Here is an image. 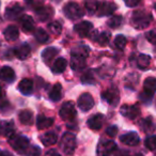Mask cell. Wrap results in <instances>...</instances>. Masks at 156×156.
Instances as JSON below:
<instances>
[{
    "label": "cell",
    "mask_w": 156,
    "mask_h": 156,
    "mask_svg": "<svg viewBox=\"0 0 156 156\" xmlns=\"http://www.w3.org/2000/svg\"><path fill=\"white\" fill-rule=\"evenodd\" d=\"M152 14L145 10H137L132 14V25L136 29H144L152 22Z\"/></svg>",
    "instance_id": "6da1fadb"
},
{
    "label": "cell",
    "mask_w": 156,
    "mask_h": 156,
    "mask_svg": "<svg viewBox=\"0 0 156 156\" xmlns=\"http://www.w3.org/2000/svg\"><path fill=\"white\" fill-rule=\"evenodd\" d=\"M156 92V78L147 77L143 83V91L140 94V100L143 103H149Z\"/></svg>",
    "instance_id": "7a4b0ae2"
},
{
    "label": "cell",
    "mask_w": 156,
    "mask_h": 156,
    "mask_svg": "<svg viewBox=\"0 0 156 156\" xmlns=\"http://www.w3.org/2000/svg\"><path fill=\"white\" fill-rule=\"evenodd\" d=\"M60 147L65 155H72L76 149L75 136L71 133H66L63 135L60 141Z\"/></svg>",
    "instance_id": "3957f363"
},
{
    "label": "cell",
    "mask_w": 156,
    "mask_h": 156,
    "mask_svg": "<svg viewBox=\"0 0 156 156\" xmlns=\"http://www.w3.org/2000/svg\"><path fill=\"white\" fill-rule=\"evenodd\" d=\"M59 115L62 120L67 122H72L76 117V108L75 104L73 102H65L64 104H62L59 111Z\"/></svg>",
    "instance_id": "277c9868"
},
{
    "label": "cell",
    "mask_w": 156,
    "mask_h": 156,
    "mask_svg": "<svg viewBox=\"0 0 156 156\" xmlns=\"http://www.w3.org/2000/svg\"><path fill=\"white\" fill-rule=\"evenodd\" d=\"M63 12H64V15L69 20H78L83 17L85 14L83 10L76 2H69L67 5H65Z\"/></svg>",
    "instance_id": "5b68a950"
},
{
    "label": "cell",
    "mask_w": 156,
    "mask_h": 156,
    "mask_svg": "<svg viewBox=\"0 0 156 156\" xmlns=\"http://www.w3.org/2000/svg\"><path fill=\"white\" fill-rule=\"evenodd\" d=\"M10 143L12 147L20 154H25V152L29 147V139L25 136H14L13 135L10 138Z\"/></svg>",
    "instance_id": "8992f818"
},
{
    "label": "cell",
    "mask_w": 156,
    "mask_h": 156,
    "mask_svg": "<svg viewBox=\"0 0 156 156\" xmlns=\"http://www.w3.org/2000/svg\"><path fill=\"white\" fill-rule=\"evenodd\" d=\"M102 98L107 102L109 105H112V106H117L118 103L120 101V93L119 90L115 87H110L109 89L105 90L102 93Z\"/></svg>",
    "instance_id": "52a82bcc"
},
{
    "label": "cell",
    "mask_w": 156,
    "mask_h": 156,
    "mask_svg": "<svg viewBox=\"0 0 156 156\" xmlns=\"http://www.w3.org/2000/svg\"><path fill=\"white\" fill-rule=\"evenodd\" d=\"M78 108L83 111H89L93 108L94 106V100L90 93H83L81 94L77 101Z\"/></svg>",
    "instance_id": "ba28073f"
},
{
    "label": "cell",
    "mask_w": 156,
    "mask_h": 156,
    "mask_svg": "<svg viewBox=\"0 0 156 156\" xmlns=\"http://www.w3.org/2000/svg\"><path fill=\"white\" fill-rule=\"evenodd\" d=\"M117 10V5L113 2H109V1H102L98 3V11H96V15L98 16H109Z\"/></svg>",
    "instance_id": "9c48e42d"
},
{
    "label": "cell",
    "mask_w": 156,
    "mask_h": 156,
    "mask_svg": "<svg viewBox=\"0 0 156 156\" xmlns=\"http://www.w3.org/2000/svg\"><path fill=\"white\" fill-rule=\"evenodd\" d=\"M120 112L125 118L134 120L140 115V109L138 105H123L120 109Z\"/></svg>",
    "instance_id": "30bf717a"
},
{
    "label": "cell",
    "mask_w": 156,
    "mask_h": 156,
    "mask_svg": "<svg viewBox=\"0 0 156 156\" xmlns=\"http://www.w3.org/2000/svg\"><path fill=\"white\" fill-rule=\"evenodd\" d=\"M117 149V144L113 142L112 140L104 141V142L100 143L98 147V156H109L112 152L115 151Z\"/></svg>",
    "instance_id": "8fae6325"
},
{
    "label": "cell",
    "mask_w": 156,
    "mask_h": 156,
    "mask_svg": "<svg viewBox=\"0 0 156 156\" xmlns=\"http://www.w3.org/2000/svg\"><path fill=\"white\" fill-rule=\"evenodd\" d=\"M23 10L24 9L20 3H12L5 9V16L8 20H15L22 15Z\"/></svg>",
    "instance_id": "7c38bea8"
},
{
    "label": "cell",
    "mask_w": 156,
    "mask_h": 156,
    "mask_svg": "<svg viewBox=\"0 0 156 156\" xmlns=\"http://www.w3.org/2000/svg\"><path fill=\"white\" fill-rule=\"evenodd\" d=\"M93 30V25L90 22H81L75 26V31L79 37H86Z\"/></svg>",
    "instance_id": "4fadbf2b"
},
{
    "label": "cell",
    "mask_w": 156,
    "mask_h": 156,
    "mask_svg": "<svg viewBox=\"0 0 156 156\" xmlns=\"http://www.w3.org/2000/svg\"><path fill=\"white\" fill-rule=\"evenodd\" d=\"M120 141H121L123 144L125 145H129V147H135L139 143L140 139L137 133L135 132H129L127 134H124L120 137Z\"/></svg>",
    "instance_id": "5bb4252c"
},
{
    "label": "cell",
    "mask_w": 156,
    "mask_h": 156,
    "mask_svg": "<svg viewBox=\"0 0 156 156\" xmlns=\"http://www.w3.org/2000/svg\"><path fill=\"white\" fill-rule=\"evenodd\" d=\"M0 79L8 83H11L15 80V72L10 66H3L0 69Z\"/></svg>",
    "instance_id": "9a60e30c"
},
{
    "label": "cell",
    "mask_w": 156,
    "mask_h": 156,
    "mask_svg": "<svg viewBox=\"0 0 156 156\" xmlns=\"http://www.w3.org/2000/svg\"><path fill=\"white\" fill-rule=\"evenodd\" d=\"M35 14H37V17L40 20H43L44 22V20H47L48 18H50L54 15V10L49 5H42L41 8L37 9Z\"/></svg>",
    "instance_id": "2e32d148"
},
{
    "label": "cell",
    "mask_w": 156,
    "mask_h": 156,
    "mask_svg": "<svg viewBox=\"0 0 156 156\" xmlns=\"http://www.w3.org/2000/svg\"><path fill=\"white\" fill-rule=\"evenodd\" d=\"M103 120H104V115L101 113H96L91 118H89L88 126L93 130H100L103 126Z\"/></svg>",
    "instance_id": "e0dca14e"
},
{
    "label": "cell",
    "mask_w": 156,
    "mask_h": 156,
    "mask_svg": "<svg viewBox=\"0 0 156 156\" xmlns=\"http://www.w3.org/2000/svg\"><path fill=\"white\" fill-rule=\"evenodd\" d=\"M30 54H31V48L27 43L22 44V45H20L18 47H16L15 49H14V55H15L18 59H20V60L27 59L30 56Z\"/></svg>",
    "instance_id": "ac0fdd59"
},
{
    "label": "cell",
    "mask_w": 156,
    "mask_h": 156,
    "mask_svg": "<svg viewBox=\"0 0 156 156\" xmlns=\"http://www.w3.org/2000/svg\"><path fill=\"white\" fill-rule=\"evenodd\" d=\"M18 90L25 95H30L33 92V81L29 78H24L18 83Z\"/></svg>",
    "instance_id": "d6986e66"
},
{
    "label": "cell",
    "mask_w": 156,
    "mask_h": 156,
    "mask_svg": "<svg viewBox=\"0 0 156 156\" xmlns=\"http://www.w3.org/2000/svg\"><path fill=\"white\" fill-rule=\"evenodd\" d=\"M20 24L22 26L23 31L25 32H31L34 29V22L33 18L29 15H23L20 18Z\"/></svg>",
    "instance_id": "ffe728a7"
},
{
    "label": "cell",
    "mask_w": 156,
    "mask_h": 156,
    "mask_svg": "<svg viewBox=\"0 0 156 156\" xmlns=\"http://www.w3.org/2000/svg\"><path fill=\"white\" fill-rule=\"evenodd\" d=\"M18 34H20V31H18V28L14 25H11V26H8L7 28L3 31V35H5V40L10 42L15 41L18 37Z\"/></svg>",
    "instance_id": "44dd1931"
},
{
    "label": "cell",
    "mask_w": 156,
    "mask_h": 156,
    "mask_svg": "<svg viewBox=\"0 0 156 156\" xmlns=\"http://www.w3.org/2000/svg\"><path fill=\"white\" fill-rule=\"evenodd\" d=\"M54 124V119L52 118H47L44 115H39L37 118V127L39 129H46L49 128Z\"/></svg>",
    "instance_id": "7402d4cb"
},
{
    "label": "cell",
    "mask_w": 156,
    "mask_h": 156,
    "mask_svg": "<svg viewBox=\"0 0 156 156\" xmlns=\"http://www.w3.org/2000/svg\"><path fill=\"white\" fill-rule=\"evenodd\" d=\"M0 134L5 137L11 138L14 135V124L11 121H5L0 125Z\"/></svg>",
    "instance_id": "603a6c76"
},
{
    "label": "cell",
    "mask_w": 156,
    "mask_h": 156,
    "mask_svg": "<svg viewBox=\"0 0 156 156\" xmlns=\"http://www.w3.org/2000/svg\"><path fill=\"white\" fill-rule=\"evenodd\" d=\"M67 62L64 58H58L55 60L54 64L51 66V71L54 74H61L65 71L66 69Z\"/></svg>",
    "instance_id": "cb8c5ba5"
},
{
    "label": "cell",
    "mask_w": 156,
    "mask_h": 156,
    "mask_svg": "<svg viewBox=\"0 0 156 156\" xmlns=\"http://www.w3.org/2000/svg\"><path fill=\"white\" fill-rule=\"evenodd\" d=\"M18 119H20V123L24 125H31L33 123V113L31 110L26 109V110H22L18 115Z\"/></svg>",
    "instance_id": "d4e9b609"
},
{
    "label": "cell",
    "mask_w": 156,
    "mask_h": 156,
    "mask_svg": "<svg viewBox=\"0 0 156 156\" xmlns=\"http://www.w3.org/2000/svg\"><path fill=\"white\" fill-rule=\"evenodd\" d=\"M110 37H111V34L108 31H103L102 33L95 32V37H92V40H94V41L100 44V45L105 46L109 43Z\"/></svg>",
    "instance_id": "484cf974"
},
{
    "label": "cell",
    "mask_w": 156,
    "mask_h": 156,
    "mask_svg": "<svg viewBox=\"0 0 156 156\" xmlns=\"http://www.w3.org/2000/svg\"><path fill=\"white\" fill-rule=\"evenodd\" d=\"M41 141L45 147H50V145H54L55 143H57V141H58V136L52 132L46 133V134L41 136Z\"/></svg>",
    "instance_id": "4316f807"
},
{
    "label": "cell",
    "mask_w": 156,
    "mask_h": 156,
    "mask_svg": "<svg viewBox=\"0 0 156 156\" xmlns=\"http://www.w3.org/2000/svg\"><path fill=\"white\" fill-rule=\"evenodd\" d=\"M86 59L83 57H77V56H72L71 59V67L74 71H80L86 66Z\"/></svg>",
    "instance_id": "83f0119b"
},
{
    "label": "cell",
    "mask_w": 156,
    "mask_h": 156,
    "mask_svg": "<svg viewBox=\"0 0 156 156\" xmlns=\"http://www.w3.org/2000/svg\"><path fill=\"white\" fill-rule=\"evenodd\" d=\"M89 52H90V49L88 46L83 45H78L76 47H74L72 49V56H77V57H83V58H87L89 56Z\"/></svg>",
    "instance_id": "f1b7e54d"
},
{
    "label": "cell",
    "mask_w": 156,
    "mask_h": 156,
    "mask_svg": "<svg viewBox=\"0 0 156 156\" xmlns=\"http://www.w3.org/2000/svg\"><path fill=\"white\" fill-rule=\"evenodd\" d=\"M57 54H58V49L57 48L48 47L46 49H44L43 52H42V59H43L45 63H49L57 56Z\"/></svg>",
    "instance_id": "f546056e"
},
{
    "label": "cell",
    "mask_w": 156,
    "mask_h": 156,
    "mask_svg": "<svg viewBox=\"0 0 156 156\" xmlns=\"http://www.w3.org/2000/svg\"><path fill=\"white\" fill-rule=\"evenodd\" d=\"M62 96V86L60 83H56L49 92V98L52 102H58Z\"/></svg>",
    "instance_id": "4dcf8cb0"
},
{
    "label": "cell",
    "mask_w": 156,
    "mask_h": 156,
    "mask_svg": "<svg viewBox=\"0 0 156 156\" xmlns=\"http://www.w3.org/2000/svg\"><path fill=\"white\" fill-rule=\"evenodd\" d=\"M150 63H151V57L149 55H144L141 54L138 56V59H137V65L140 69H145L149 67Z\"/></svg>",
    "instance_id": "1f68e13d"
},
{
    "label": "cell",
    "mask_w": 156,
    "mask_h": 156,
    "mask_svg": "<svg viewBox=\"0 0 156 156\" xmlns=\"http://www.w3.org/2000/svg\"><path fill=\"white\" fill-rule=\"evenodd\" d=\"M140 126L144 132H153L155 129V124H154L153 118L147 117L145 119H143L140 123Z\"/></svg>",
    "instance_id": "d6a6232c"
},
{
    "label": "cell",
    "mask_w": 156,
    "mask_h": 156,
    "mask_svg": "<svg viewBox=\"0 0 156 156\" xmlns=\"http://www.w3.org/2000/svg\"><path fill=\"white\" fill-rule=\"evenodd\" d=\"M85 9L87 10L88 14L92 15V14L96 13L98 8V0H85Z\"/></svg>",
    "instance_id": "836d02e7"
},
{
    "label": "cell",
    "mask_w": 156,
    "mask_h": 156,
    "mask_svg": "<svg viewBox=\"0 0 156 156\" xmlns=\"http://www.w3.org/2000/svg\"><path fill=\"white\" fill-rule=\"evenodd\" d=\"M34 37H35V39H37V41L40 42V43H45V42H47L48 39H49L47 32L42 28H39L37 31H35Z\"/></svg>",
    "instance_id": "e575fe53"
},
{
    "label": "cell",
    "mask_w": 156,
    "mask_h": 156,
    "mask_svg": "<svg viewBox=\"0 0 156 156\" xmlns=\"http://www.w3.org/2000/svg\"><path fill=\"white\" fill-rule=\"evenodd\" d=\"M121 24H122V16L121 15L111 16V17L108 20V22H107V25H108L110 28H113V29L120 27Z\"/></svg>",
    "instance_id": "d590c367"
},
{
    "label": "cell",
    "mask_w": 156,
    "mask_h": 156,
    "mask_svg": "<svg viewBox=\"0 0 156 156\" xmlns=\"http://www.w3.org/2000/svg\"><path fill=\"white\" fill-rule=\"evenodd\" d=\"M48 29L50 30V32L55 35H59L62 32V25L59 22H52L48 25Z\"/></svg>",
    "instance_id": "8d00e7d4"
},
{
    "label": "cell",
    "mask_w": 156,
    "mask_h": 156,
    "mask_svg": "<svg viewBox=\"0 0 156 156\" xmlns=\"http://www.w3.org/2000/svg\"><path fill=\"white\" fill-rule=\"evenodd\" d=\"M126 43H127V40H126V37H124V35L120 34L118 35L117 37L115 39V45L117 48H119V49H124L126 46Z\"/></svg>",
    "instance_id": "74e56055"
},
{
    "label": "cell",
    "mask_w": 156,
    "mask_h": 156,
    "mask_svg": "<svg viewBox=\"0 0 156 156\" xmlns=\"http://www.w3.org/2000/svg\"><path fill=\"white\" fill-rule=\"evenodd\" d=\"M144 144L147 150L154 151L156 150V136H149L144 141Z\"/></svg>",
    "instance_id": "f35d334b"
},
{
    "label": "cell",
    "mask_w": 156,
    "mask_h": 156,
    "mask_svg": "<svg viewBox=\"0 0 156 156\" xmlns=\"http://www.w3.org/2000/svg\"><path fill=\"white\" fill-rule=\"evenodd\" d=\"M81 81H83V83H94L93 72H92V71L86 72V73L83 75V78H81Z\"/></svg>",
    "instance_id": "ab89813d"
},
{
    "label": "cell",
    "mask_w": 156,
    "mask_h": 156,
    "mask_svg": "<svg viewBox=\"0 0 156 156\" xmlns=\"http://www.w3.org/2000/svg\"><path fill=\"white\" fill-rule=\"evenodd\" d=\"M25 153H26V156H40L41 150L37 147H29Z\"/></svg>",
    "instance_id": "60d3db41"
},
{
    "label": "cell",
    "mask_w": 156,
    "mask_h": 156,
    "mask_svg": "<svg viewBox=\"0 0 156 156\" xmlns=\"http://www.w3.org/2000/svg\"><path fill=\"white\" fill-rule=\"evenodd\" d=\"M145 37H147V40L150 42V43L155 44L156 45V29L149 31V32L145 34Z\"/></svg>",
    "instance_id": "b9f144b4"
},
{
    "label": "cell",
    "mask_w": 156,
    "mask_h": 156,
    "mask_svg": "<svg viewBox=\"0 0 156 156\" xmlns=\"http://www.w3.org/2000/svg\"><path fill=\"white\" fill-rule=\"evenodd\" d=\"M106 134L108 135L109 137H115L117 136V134H118V127L115 125H112V126H109L108 128H107V130H106Z\"/></svg>",
    "instance_id": "7bdbcfd3"
},
{
    "label": "cell",
    "mask_w": 156,
    "mask_h": 156,
    "mask_svg": "<svg viewBox=\"0 0 156 156\" xmlns=\"http://www.w3.org/2000/svg\"><path fill=\"white\" fill-rule=\"evenodd\" d=\"M124 2H125V5H127V7L134 8V7H136V5H139L140 0H124Z\"/></svg>",
    "instance_id": "ee69618b"
},
{
    "label": "cell",
    "mask_w": 156,
    "mask_h": 156,
    "mask_svg": "<svg viewBox=\"0 0 156 156\" xmlns=\"http://www.w3.org/2000/svg\"><path fill=\"white\" fill-rule=\"evenodd\" d=\"M45 156H60V155H59V153L56 150H50V151H48L47 153L45 154Z\"/></svg>",
    "instance_id": "f6af8a7d"
},
{
    "label": "cell",
    "mask_w": 156,
    "mask_h": 156,
    "mask_svg": "<svg viewBox=\"0 0 156 156\" xmlns=\"http://www.w3.org/2000/svg\"><path fill=\"white\" fill-rule=\"evenodd\" d=\"M117 156H129V152H127V151H120L119 153H118Z\"/></svg>",
    "instance_id": "bcb514c9"
},
{
    "label": "cell",
    "mask_w": 156,
    "mask_h": 156,
    "mask_svg": "<svg viewBox=\"0 0 156 156\" xmlns=\"http://www.w3.org/2000/svg\"><path fill=\"white\" fill-rule=\"evenodd\" d=\"M3 95H5V91H3V88H2V86L0 85V98H2Z\"/></svg>",
    "instance_id": "7dc6e473"
},
{
    "label": "cell",
    "mask_w": 156,
    "mask_h": 156,
    "mask_svg": "<svg viewBox=\"0 0 156 156\" xmlns=\"http://www.w3.org/2000/svg\"><path fill=\"white\" fill-rule=\"evenodd\" d=\"M2 156H12V154H10L9 152H7V151H3L2 152Z\"/></svg>",
    "instance_id": "c3c4849f"
},
{
    "label": "cell",
    "mask_w": 156,
    "mask_h": 156,
    "mask_svg": "<svg viewBox=\"0 0 156 156\" xmlns=\"http://www.w3.org/2000/svg\"><path fill=\"white\" fill-rule=\"evenodd\" d=\"M26 1H27V2H28V3H30V2H32V0H26Z\"/></svg>",
    "instance_id": "681fc988"
},
{
    "label": "cell",
    "mask_w": 156,
    "mask_h": 156,
    "mask_svg": "<svg viewBox=\"0 0 156 156\" xmlns=\"http://www.w3.org/2000/svg\"><path fill=\"white\" fill-rule=\"evenodd\" d=\"M2 152L3 151H1V150H0V156H2Z\"/></svg>",
    "instance_id": "f907efd6"
},
{
    "label": "cell",
    "mask_w": 156,
    "mask_h": 156,
    "mask_svg": "<svg viewBox=\"0 0 156 156\" xmlns=\"http://www.w3.org/2000/svg\"><path fill=\"white\" fill-rule=\"evenodd\" d=\"M136 156H143V155H142V154H137Z\"/></svg>",
    "instance_id": "816d5d0a"
},
{
    "label": "cell",
    "mask_w": 156,
    "mask_h": 156,
    "mask_svg": "<svg viewBox=\"0 0 156 156\" xmlns=\"http://www.w3.org/2000/svg\"><path fill=\"white\" fill-rule=\"evenodd\" d=\"M154 8H155V10H156V5H154Z\"/></svg>",
    "instance_id": "f5cc1de1"
},
{
    "label": "cell",
    "mask_w": 156,
    "mask_h": 156,
    "mask_svg": "<svg viewBox=\"0 0 156 156\" xmlns=\"http://www.w3.org/2000/svg\"><path fill=\"white\" fill-rule=\"evenodd\" d=\"M155 156H156V155H155Z\"/></svg>",
    "instance_id": "db71d44e"
}]
</instances>
